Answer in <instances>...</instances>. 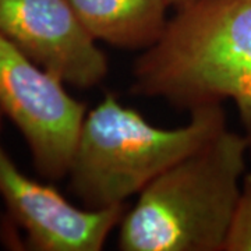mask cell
Wrapping results in <instances>:
<instances>
[{
  "label": "cell",
  "mask_w": 251,
  "mask_h": 251,
  "mask_svg": "<svg viewBox=\"0 0 251 251\" xmlns=\"http://www.w3.org/2000/svg\"><path fill=\"white\" fill-rule=\"evenodd\" d=\"M168 1V4H169V7L173 6V7H179L181 4H184V3H187L190 0H166Z\"/></svg>",
  "instance_id": "obj_9"
},
{
  "label": "cell",
  "mask_w": 251,
  "mask_h": 251,
  "mask_svg": "<svg viewBox=\"0 0 251 251\" xmlns=\"http://www.w3.org/2000/svg\"><path fill=\"white\" fill-rule=\"evenodd\" d=\"M226 128L222 105L191 110L187 125L161 128L106 94L84 117L67 173L70 190L87 209L125 205Z\"/></svg>",
  "instance_id": "obj_3"
},
{
  "label": "cell",
  "mask_w": 251,
  "mask_h": 251,
  "mask_svg": "<svg viewBox=\"0 0 251 251\" xmlns=\"http://www.w3.org/2000/svg\"><path fill=\"white\" fill-rule=\"evenodd\" d=\"M224 251H251V172L243 176Z\"/></svg>",
  "instance_id": "obj_8"
},
{
  "label": "cell",
  "mask_w": 251,
  "mask_h": 251,
  "mask_svg": "<svg viewBox=\"0 0 251 251\" xmlns=\"http://www.w3.org/2000/svg\"><path fill=\"white\" fill-rule=\"evenodd\" d=\"M0 35L80 90L106 78L108 59L69 0H0Z\"/></svg>",
  "instance_id": "obj_5"
},
{
  "label": "cell",
  "mask_w": 251,
  "mask_h": 251,
  "mask_svg": "<svg viewBox=\"0 0 251 251\" xmlns=\"http://www.w3.org/2000/svg\"><path fill=\"white\" fill-rule=\"evenodd\" d=\"M0 113L27 143L36 172L46 180L67 177L87 115L64 82L0 35Z\"/></svg>",
  "instance_id": "obj_4"
},
{
  "label": "cell",
  "mask_w": 251,
  "mask_h": 251,
  "mask_svg": "<svg viewBox=\"0 0 251 251\" xmlns=\"http://www.w3.org/2000/svg\"><path fill=\"white\" fill-rule=\"evenodd\" d=\"M176 9L135 60L131 92L188 112L232 100L251 135V0H190Z\"/></svg>",
  "instance_id": "obj_1"
},
{
  "label": "cell",
  "mask_w": 251,
  "mask_h": 251,
  "mask_svg": "<svg viewBox=\"0 0 251 251\" xmlns=\"http://www.w3.org/2000/svg\"><path fill=\"white\" fill-rule=\"evenodd\" d=\"M0 113V198L10 219L24 230L36 251H99L120 225L127 208L87 209L73 205L52 186L28 177L1 143Z\"/></svg>",
  "instance_id": "obj_6"
},
{
  "label": "cell",
  "mask_w": 251,
  "mask_h": 251,
  "mask_svg": "<svg viewBox=\"0 0 251 251\" xmlns=\"http://www.w3.org/2000/svg\"><path fill=\"white\" fill-rule=\"evenodd\" d=\"M251 135L224 130L138 194L120 222L123 251H224Z\"/></svg>",
  "instance_id": "obj_2"
},
{
  "label": "cell",
  "mask_w": 251,
  "mask_h": 251,
  "mask_svg": "<svg viewBox=\"0 0 251 251\" xmlns=\"http://www.w3.org/2000/svg\"><path fill=\"white\" fill-rule=\"evenodd\" d=\"M97 41L130 50L152 46L168 23L166 0H69Z\"/></svg>",
  "instance_id": "obj_7"
}]
</instances>
